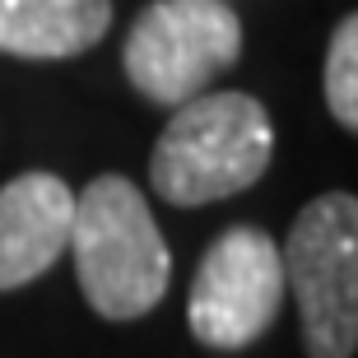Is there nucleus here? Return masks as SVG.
<instances>
[{
	"mask_svg": "<svg viewBox=\"0 0 358 358\" xmlns=\"http://www.w3.org/2000/svg\"><path fill=\"white\" fill-rule=\"evenodd\" d=\"M284 289L298 298L307 358H354L358 349V200L326 191L298 210L279 247Z\"/></svg>",
	"mask_w": 358,
	"mask_h": 358,
	"instance_id": "nucleus-3",
	"label": "nucleus"
},
{
	"mask_svg": "<svg viewBox=\"0 0 358 358\" xmlns=\"http://www.w3.org/2000/svg\"><path fill=\"white\" fill-rule=\"evenodd\" d=\"M326 107L331 117L354 131L358 126V19L345 14L340 28L331 33V52H326Z\"/></svg>",
	"mask_w": 358,
	"mask_h": 358,
	"instance_id": "nucleus-8",
	"label": "nucleus"
},
{
	"mask_svg": "<svg viewBox=\"0 0 358 358\" xmlns=\"http://www.w3.org/2000/svg\"><path fill=\"white\" fill-rule=\"evenodd\" d=\"M275 154V126L252 93H196L173 112L149 154V182L177 210L256 186Z\"/></svg>",
	"mask_w": 358,
	"mask_h": 358,
	"instance_id": "nucleus-2",
	"label": "nucleus"
},
{
	"mask_svg": "<svg viewBox=\"0 0 358 358\" xmlns=\"http://www.w3.org/2000/svg\"><path fill=\"white\" fill-rule=\"evenodd\" d=\"M70 252L84 298L107 321L149 317L173 279V256L145 191L117 173L93 177L75 196Z\"/></svg>",
	"mask_w": 358,
	"mask_h": 358,
	"instance_id": "nucleus-1",
	"label": "nucleus"
},
{
	"mask_svg": "<svg viewBox=\"0 0 358 358\" xmlns=\"http://www.w3.org/2000/svg\"><path fill=\"white\" fill-rule=\"evenodd\" d=\"M112 0H0V56L66 61L98 47Z\"/></svg>",
	"mask_w": 358,
	"mask_h": 358,
	"instance_id": "nucleus-7",
	"label": "nucleus"
},
{
	"mask_svg": "<svg viewBox=\"0 0 358 358\" xmlns=\"http://www.w3.org/2000/svg\"><path fill=\"white\" fill-rule=\"evenodd\" d=\"M242 56V24L224 0H154L126 33V80L159 107H182Z\"/></svg>",
	"mask_w": 358,
	"mask_h": 358,
	"instance_id": "nucleus-4",
	"label": "nucleus"
},
{
	"mask_svg": "<svg viewBox=\"0 0 358 358\" xmlns=\"http://www.w3.org/2000/svg\"><path fill=\"white\" fill-rule=\"evenodd\" d=\"M284 293L289 289L279 266V242L266 228L238 224L219 233L214 247L200 256L186 298V326L205 349L238 354L275 326Z\"/></svg>",
	"mask_w": 358,
	"mask_h": 358,
	"instance_id": "nucleus-5",
	"label": "nucleus"
},
{
	"mask_svg": "<svg viewBox=\"0 0 358 358\" xmlns=\"http://www.w3.org/2000/svg\"><path fill=\"white\" fill-rule=\"evenodd\" d=\"M75 191L56 173H24L0 186V293L24 289L70 247Z\"/></svg>",
	"mask_w": 358,
	"mask_h": 358,
	"instance_id": "nucleus-6",
	"label": "nucleus"
}]
</instances>
